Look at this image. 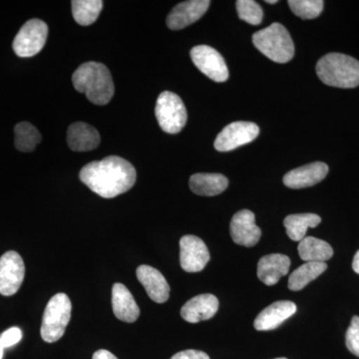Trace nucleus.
I'll list each match as a JSON object with an SVG mask.
<instances>
[{
  "instance_id": "f257e3e1",
  "label": "nucleus",
  "mask_w": 359,
  "mask_h": 359,
  "mask_svg": "<svg viewBox=\"0 0 359 359\" xmlns=\"http://www.w3.org/2000/svg\"><path fill=\"white\" fill-rule=\"evenodd\" d=\"M80 180L97 195L105 199L128 192L136 183V170L128 161L108 156L82 168Z\"/></svg>"
},
{
  "instance_id": "f03ea898",
  "label": "nucleus",
  "mask_w": 359,
  "mask_h": 359,
  "mask_svg": "<svg viewBox=\"0 0 359 359\" xmlns=\"http://www.w3.org/2000/svg\"><path fill=\"white\" fill-rule=\"evenodd\" d=\"M72 82L76 91L85 94L96 105H106L114 96L112 76L102 63L91 61L80 65L73 73Z\"/></svg>"
},
{
  "instance_id": "7ed1b4c3",
  "label": "nucleus",
  "mask_w": 359,
  "mask_h": 359,
  "mask_svg": "<svg viewBox=\"0 0 359 359\" xmlns=\"http://www.w3.org/2000/svg\"><path fill=\"white\" fill-rule=\"evenodd\" d=\"M316 74L328 86L355 88L359 85V61L346 54H327L318 60Z\"/></svg>"
},
{
  "instance_id": "20e7f679",
  "label": "nucleus",
  "mask_w": 359,
  "mask_h": 359,
  "mask_svg": "<svg viewBox=\"0 0 359 359\" xmlns=\"http://www.w3.org/2000/svg\"><path fill=\"white\" fill-rule=\"evenodd\" d=\"M255 47L271 60L287 63L294 55V45L287 28L280 23H273L252 36Z\"/></svg>"
},
{
  "instance_id": "39448f33",
  "label": "nucleus",
  "mask_w": 359,
  "mask_h": 359,
  "mask_svg": "<svg viewBox=\"0 0 359 359\" xmlns=\"http://www.w3.org/2000/svg\"><path fill=\"white\" fill-rule=\"evenodd\" d=\"M71 311L72 304L67 294L60 292L52 297L45 308L40 330L44 341L52 344L65 335L70 321Z\"/></svg>"
},
{
  "instance_id": "423d86ee",
  "label": "nucleus",
  "mask_w": 359,
  "mask_h": 359,
  "mask_svg": "<svg viewBox=\"0 0 359 359\" xmlns=\"http://www.w3.org/2000/svg\"><path fill=\"white\" fill-rule=\"evenodd\" d=\"M155 114L161 129L169 134L181 132L188 118L183 100L170 91L163 92L158 97Z\"/></svg>"
},
{
  "instance_id": "0eeeda50",
  "label": "nucleus",
  "mask_w": 359,
  "mask_h": 359,
  "mask_svg": "<svg viewBox=\"0 0 359 359\" xmlns=\"http://www.w3.org/2000/svg\"><path fill=\"white\" fill-rule=\"evenodd\" d=\"M47 36L48 26L44 21L36 18L28 20L13 40V50L20 57H32L42 50Z\"/></svg>"
},
{
  "instance_id": "6e6552de",
  "label": "nucleus",
  "mask_w": 359,
  "mask_h": 359,
  "mask_svg": "<svg viewBox=\"0 0 359 359\" xmlns=\"http://www.w3.org/2000/svg\"><path fill=\"white\" fill-rule=\"evenodd\" d=\"M194 65L212 81L224 82L229 78V69L224 59L216 49L208 45H199L191 50Z\"/></svg>"
},
{
  "instance_id": "1a4fd4ad",
  "label": "nucleus",
  "mask_w": 359,
  "mask_h": 359,
  "mask_svg": "<svg viewBox=\"0 0 359 359\" xmlns=\"http://www.w3.org/2000/svg\"><path fill=\"white\" fill-rule=\"evenodd\" d=\"M259 128L252 122L238 121L224 127L215 140V148L219 152H229L255 140Z\"/></svg>"
},
{
  "instance_id": "9d476101",
  "label": "nucleus",
  "mask_w": 359,
  "mask_h": 359,
  "mask_svg": "<svg viewBox=\"0 0 359 359\" xmlns=\"http://www.w3.org/2000/svg\"><path fill=\"white\" fill-rule=\"evenodd\" d=\"M25 266L22 257L9 250L0 257V294H15L25 280Z\"/></svg>"
},
{
  "instance_id": "9b49d317",
  "label": "nucleus",
  "mask_w": 359,
  "mask_h": 359,
  "mask_svg": "<svg viewBox=\"0 0 359 359\" xmlns=\"http://www.w3.org/2000/svg\"><path fill=\"white\" fill-rule=\"evenodd\" d=\"M210 261V252L204 241L196 236L187 235L180 241V263L188 273L203 271Z\"/></svg>"
},
{
  "instance_id": "f8f14e48",
  "label": "nucleus",
  "mask_w": 359,
  "mask_h": 359,
  "mask_svg": "<svg viewBox=\"0 0 359 359\" xmlns=\"http://www.w3.org/2000/svg\"><path fill=\"white\" fill-rule=\"evenodd\" d=\"M230 231L236 244L248 248L255 247L262 237L261 229L256 224V217L250 210H242L233 215Z\"/></svg>"
},
{
  "instance_id": "ddd939ff",
  "label": "nucleus",
  "mask_w": 359,
  "mask_h": 359,
  "mask_svg": "<svg viewBox=\"0 0 359 359\" xmlns=\"http://www.w3.org/2000/svg\"><path fill=\"white\" fill-rule=\"evenodd\" d=\"M211 1L209 0H190L179 4L172 9L167 18V25L170 29L180 30L192 25L202 18Z\"/></svg>"
},
{
  "instance_id": "4468645a",
  "label": "nucleus",
  "mask_w": 359,
  "mask_h": 359,
  "mask_svg": "<svg viewBox=\"0 0 359 359\" xmlns=\"http://www.w3.org/2000/svg\"><path fill=\"white\" fill-rule=\"evenodd\" d=\"M328 170L325 163H311L287 172L283 177V184L290 189L308 188L320 183L327 176Z\"/></svg>"
},
{
  "instance_id": "2eb2a0df",
  "label": "nucleus",
  "mask_w": 359,
  "mask_h": 359,
  "mask_svg": "<svg viewBox=\"0 0 359 359\" xmlns=\"http://www.w3.org/2000/svg\"><path fill=\"white\" fill-rule=\"evenodd\" d=\"M297 313V306L290 301L276 302L261 311L255 320L254 327L259 332L276 330Z\"/></svg>"
},
{
  "instance_id": "dca6fc26",
  "label": "nucleus",
  "mask_w": 359,
  "mask_h": 359,
  "mask_svg": "<svg viewBox=\"0 0 359 359\" xmlns=\"http://www.w3.org/2000/svg\"><path fill=\"white\" fill-rule=\"evenodd\" d=\"M218 309L219 301L214 294H200L184 304L181 316L188 323H197L211 320Z\"/></svg>"
},
{
  "instance_id": "f3484780",
  "label": "nucleus",
  "mask_w": 359,
  "mask_h": 359,
  "mask_svg": "<svg viewBox=\"0 0 359 359\" xmlns=\"http://www.w3.org/2000/svg\"><path fill=\"white\" fill-rule=\"evenodd\" d=\"M136 273L139 282L145 287L149 297L152 301L158 304H164L169 299V285L165 276L158 269L143 264L137 269Z\"/></svg>"
},
{
  "instance_id": "a211bd4d",
  "label": "nucleus",
  "mask_w": 359,
  "mask_h": 359,
  "mask_svg": "<svg viewBox=\"0 0 359 359\" xmlns=\"http://www.w3.org/2000/svg\"><path fill=\"white\" fill-rule=\"evenodd\" d=\"M290 259L280 254L264 256L257 264V278L266 285H275L289 273Z\"/></svg>"
},
{
  "instance_id": "6ab92c4d",
  "label": "nucleus",
  "mask_w": 359,
  "mask_h": 359,
  "mask_svg": "<svg viewBox=\"0 0 359 359\" xmlns=\"http://www.w3.org/2000/svg\"><path fill=\"white\" fill-rule=\"evenodd\" d=\"M101 138L98 131L84 122L73 123L68 128L67 143L72 151L87 152L98 147Z\"/></svg>"
},
{
  "instance_id": "aec40b11",
  "label": "nucleus",
  "mask_w": 359,
  "mask_h": 359,
  "mask_svg": "<svg viewBox=\"0 0 359 359\" xmlns=\"http://www.w3.org/2000/svg\"><path fill=\"white\" fill-rule=\"evenodd\" d=\"M112 306L116 318L125 323H135L140 316V309L133 295L122 283L113 285Z\"/></svg>"
},
{
  "instance_id": "412c9836",
  "label": "nucleus",
  "mask_w": 359,
  "mask_h": 359,
  "mask_svg": "<svg viewBox=\"0 0 359 359\" xmlns=\"http://www.w3.org/2000/svg\"><path fill=\"white\" fill-rule=\"evenodd\" d=\"M228 186V178L222 174L198 173L190 178L192 192L205 197L219 195L226 191Z\"/></svg>"
},
{
  "instance_id": "4be33fe9",
  "label": "nucleus",
  "mask_w": 359,
  "mask_h": 359,
  "mask_svg": "<svg viewBox=\"0 0 359 359\" xmlns=\"http://www.w3.org/2000/svg\"><path fill=\"white\" fill-rule=\"evenodd\" d=\"M297 250L302 261L306 263H325L334 256L332 245L313 237H306L302 240Z\"/></svg>"
},
{
  "instance_id": "5701e85b",
  "label": "nucleus",
  "mask_w": 359,
  "mask_h": 359,
  "mask_svg": "<svg viewBox=\"0 0 359 359\" xmlns=\"http://www.w3.org/2000/svg\"><path fill=\"white\" fill-rule=\"evenodd\" d=\"M320 223V217L316 214L290 215L283 221L287 236L294 242H301L309 228H316Z\"/></svg>"
},
{
  "instance_id": "b1692460",
  "label": "nucleus",
  "mask_w": 359,
  "mask_h": 359,
  "mask_svg": "<svg viewBox=\"0 0 359 359\" xmlns=\"http://www.w3.org/2000/svg\"><path fill=\"white\" fill-rule=\"evenodd\" d=\"M325 263H306L295 269L289 278V289L299 292L327 271Z\"/></svg>"
},
{
  "instance_id": "393cba45",
  "label": "nucleus",
  "mask_w": 359,
  "mask_h": 359,
  "mask_svg": "<svg viewBox=\"0 0 359 359\" xmlns=\"http://www.w3.org/2000/svg\"><path fill=\"white\" fill-rule=\"evenodd\" d=\"M72 14L75 21L79 25H93L103 8L101 0H73L71 2Z\"/></svg>"
},
{
  "instance_id": "a878e982",
  "label": "nucleus",
  "mask_w": 359,
  "mask_h": 359,
  "mask_svg": "<svg viewBox=\"0 0 359 359\" xmlns=\"http://www.w3.org/2000/svg\"><path fill=\"white\" fill-rule=\"evenodd\" d=\"M15 134V147L20 152H32L35 147L41 142V134L32 124L21 122L14 128Z\"/></svg>"
},
{
  "instance_id": "bb28decb",
  "label": "nucleus",
  "mask_w": 359,
  "mask_h": 359,
  "mask_svg": "<svg viewBox=\"0 0 359 359\" xmlns=\"http://www.w3.org/2000/svg\"><path fill=\"white\" fill-rule=\"evenodd\" d=\"M294 15L302 20H314L323 13V0H290L287 2Z\"/></svg>"
},
{
  "instance_id": "cd10ccee",
  "label": "nucleus",
  "mask_w": 359,
  "mask_h": 359,
  "mask_svg": "<svg viewBox=\"0 0 359 359\" xmlns=\"http://www.w3.org/2000/svg\"><path fill=\"white\" fill-rule=\"evenodd\" d=\"M238 18L252 25H261L264 11L261 6L252 0H238L236 2Z\"/></svg>"
},
{
  "instance_id": "c85d7f7f",
  "label": "nucleus",
  "mask_w": 359,
  "mask_h": 359,
  "mask_svg": "<svg viewBox=\"0 0 359 359\" xmlns=\"http://www.w3.org/2000/svg\"><path fill=\"white\" fill-rule=\"evenodd\" d=\"M347 349L359 358V316H353L346 335Z\"/></svg>"
},
{
  "instance_id": "c756f323",
  "label": "nucleus",
  "mask_w": 359,
  "mask_h": 359,
  "mask_svg": "<svg viewBox=\"0 0 359 359\" xmlns=\"http://www.w3.org/2000/svg\"><path fill=\"white\" fill-rule=\"evenodd\" d=\"M22 339V332L20 328L11 327L6 330L1 335H0V341L4 348H8L18 344Z\"/></svg>"
},
{
  "instance_id": "7c9ffc66",
  "label": "nucleus",
  "mask_w": 359,
  "mask_h": 359,
  "mask_svg": "<svg viewBox=\"0 0 359 359\" xmlns=\"http://www.w3.org/2000/svg\"><path fill=\"white\" fill-rule=\"evenodd\" d=\"M171 359H210V358L204 351L188 349V351L175 354Z\"/></svg>"
},
{
  "instance_id": "2f4dec72",
  "label": "nucleus",
  "mask_w": 359,
  "mask_h": 359,
  "mask_svg": "<svg viewBox=\"0 0 359 359\" xmlns=\"http://www.w3.org/2000/svg\"><path fill=\"white\" fill-rule=\"evenodd\" d=\"M92 359H118L116 358L114 354L111 353L110 351H106V349H100V351H96L93 354V358Z\"/></svg>"
},
{
  "instance_id": "473e14b6",
  "label": "nucleus",
  "mask_w": 359,
  "mask_h": 359,
  "mask_svg": "<svg viewBox=\"0 0 359 359\" xmlns=\"http://www.w3.org/2000/svg\"><path fill=\"white\" fill-rule=\"evenodd\" d=\"M353 269L359 275V250H358V252H356L355 256L353 257Z\"/></svg>"
},
{
  "instance_id": "72a5a7b5",
  "label": "nucleus",
  "mask_w": 359,
  "mask_h": 359,
  "mask_svg": "<svg viewBox=\"0 0 359 359\" xmlns=\"http://www.w3.org/2000/svg\"><path fill=\"white\" fill-rule=\"evenodd\" d=\"M4 346H2L1 341H0V359L4 358Z\"/></svg>"
},
{
  "instance_id": "f704fd0d",
  "label": "nucleus",
  "mask_w": 359,
  "mask_h": 359,
  "mask_svg": "<svg viewBox=\"0 0 359 359\" xmlns=\"http://www.w3.org/2000/svg\"><path fill=\"white\" fill-rule=\"evenodd\" d=\"M266 4H278V0H266Z\"/></svg>"
},
{
  "instance_id": "c9c22d12",
  "label": "nucleus",
  "mask_w": 359,
  "mask_h": 359,
  "mask_svg": "<svg viewBox=\"0 0 359 359\" xmlns=\"http://www.w3.org/2000/svg\"><path fill=\"white\" fill-rule=\"evenodd\" d=\"M276 359H287V358H276Z\"/></svg>"
}]
</instances>
